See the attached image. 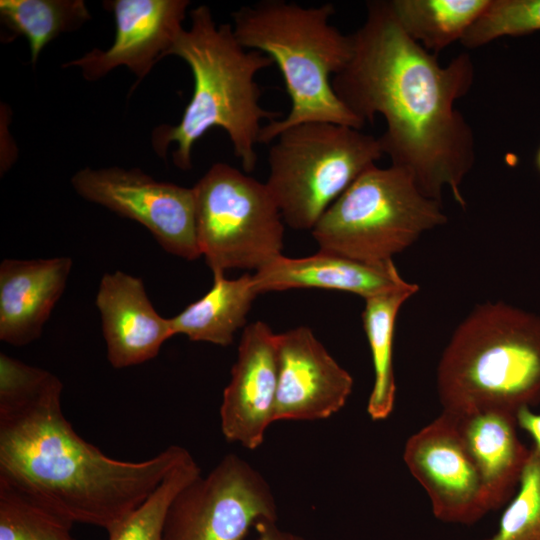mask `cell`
<instances>
[{
    "instance_id": "1",
    "label": "cell",
    "mask_w": 540,
    "mask_h": 540,
    "mask_svg": "<svg viewBox=\"0 0 540 540\" xmlns=\"http://www.w3.org/2000/svg\"><path fill=\"white\" fill-rule=\"evenodd\" d=\"M351 37L350 59L332 78L336 95L364 123L385 119L384 156L426 197L442 203L448 187L465 208L461 185L475 163V139L455 103L474 81L469 54L441 65L407 35L385 0L367 2L365 20Z\"/></svg>"
},
{
    "instance_id": "2",
    "label": "cell",
    "mask_w": 540,
    "mask_h": 540,
    "mask_svg": "<svg viewBox=\"0 0 540 540\" xmlns=\"http://www.w3.org/2000/svg\"><path fill=\"white\" fill-rule=\"evenodd\" d=\"M62 390L50 373L25 398L0 405V479L73 523L108 532L192 455L170 445L143 461L110 457L65 418Z\"/></svg>"
},
{
    "instance_id": "3",
    "label": "cell",
    "mask_w": 540,
    "mask_h": 540,
    "mask_svg": "<svg viewBox=\"0 0 540 540\" xmlns=\"http://www.w3.org/2000/svg\"><path fill=\"white\" fill-rule=\"evenodd\" d=\"M191 26L177 36L168 55L181 58L194 80L193 93L180 121L163 124L152 133V145L160 157L176 143L174 165L192 167L193 145L211 128H222L245 173L254 171L256 145L260 144L262 121L276 120L277 112L264 109L257 73L273 65L267 55L244 48L232 24L217 25L211 10L200 5L190 12Z\"/></svg>"
},
{
    "instance_id": "4",
    "label": "cell",
    "mask_w": 540,
    "mask_h": 540,
    "mask_svg": "<svg viewBox=\"0 0 540 540\" xmlns=\"http://www.w3.org/2000/svg\"><path fill=\"white\" fill-rule=\"evenodd\" d=\"M331 3L305 7L284 0H262L232 12V28L246 49L275 62L291 106L287 116L265 124L260 144L271 143L284 129L304 122H331L362 129L336 95L331 77L348 63L352 37L330 23Z\"/></svg>"
},
{
    "instance_id": "5",
    "label": "cell",
    "mask_w": 540,
    "mask_h": 540,
    "mask_svg": "<svg viewBox=\"0 0 540 540\" xmlns=\"http://www.w3.org/2000/svg\"><path fill=\"white\" fill-rule=\"evenodd\" d=\"M436 386L442 411L500 409L540 402V316L505 302L477 305L442 352Z\"/></svg>"
},
{
    "instance_id": "6",
    "label": "cell",
    "mask_w": 540,
    "mask_h": 540,
    "mask_svg": "<svg viewBox=\"0 0 540 540\" xmlns=\"http://www.w3.org/2000/svg\"><path fill=\"white\" fill-rule=\"evenodd\" d=\"M446 222L442 203L426 197L407 173L374 164L329 206L311 232L320 250L384 265Z\"/></svg>"
},
{
    "instance_id": "7",
    "label": "cell",
    "mask_w": 540,
    "mask_h": 540,
    "mask_svg": "<svg viewBox=\"0 0 540 540\" xmlns=\"http://www.w3.org/2000/svg\"><path fill=\"white\" fill-rule=\"evenodd\" d=\"M265 185L284 223L312 230L329 206L384 153L361 129L331 122H304L272 141Z\"/></svg>"
},
{
    "instance_id": "8",
    "label": "cell",
    "mask_w": 540,
    "mask_h": 540,
    "mask_svg": "<svg viewBox=\"0 0 540 540\" xmlns=\"http://www.w3.org/2000/svg\"><path fill=\"white\" fill-rule=\"evenodd\" d=\"M196 234L213 275L282 255L284 220L265 183L218 162L193 187Z\"/></svg>"
},
{
    "instance_id": "9",
    "label": "cell",
    "mask_w": 540,
    "mask_h": 540,
    "mask_svg": "<svg viewBox=\"0 0 540 540\" xmlns=\"http://www.w3.org/2000/svg\"><path fill=\"white\" fill-rule=\"evenodd\" d=\"M260 520H278L272 489L258 470L230 453L175 496L162 540H243Z\"/></svg>"
},
{
    "instance_id": "10",
    "label": "cell",
    "mask_w": 540,
    "mask_h": 540,
    "mask_svg": "<svg viewBox=\"0 0 540 540\" xmlns=\"http://www.w3.org/2000/svg\"><path fill=\"white\" fill-rule=\"evenodd\" d=\"M71 183L82 198L143 225L166 252L189 261L201 256L193 188L120 167L84 168Z\"/></svg>"
},
{
    "instance_id": "11",
    "label": "cell",
    "mask_w": 540,
    "mask_h": 540,
    "mask_svg": "<svg viewBox=\"0 0 540 540\" xmlns=\"http://www.w3.org/2000/svg\"><path fill=\"white\" fill-rule=\"evenodd\" d=\"M403 459L439 521L471 525L490 512L481 476L451 414L442 411L412 434Z\"/></svg>"
},
{
    "instance_id": "12",
    "label": "cell",
    "mask_w": 540,
    "mask_h": 540,
    "mask_svg": "<svg viewBox=\"0 0 540 540\" xmlns=\"http://www.w3.org/2000/svg\"><path fill=\"white\" fill-rule=\"evenodd\" d=\"M275 421L327 419L346 404L353 378L312 330L299 326L276 336Z\"/></svg>"
},
{
    "instance_id": "13",
    "label": "cell",
    "mask_w": 540,
    "mask_h": 540,
    "mask_svg": "<svg viewBox=\"0 0 540 540\" xmlns=\"http://www.w3.org/2000/svg\"><path fill=\"white\" fill-rule=\"evenodd\" d=\"M188 0L104 1L115 20V38L106 50L93 49L62 65L78 67L86 80L103 78L113 69L126 66L137 77L135 85L153 66L168 56L189 6Z\"/></svg>"
},
{
    "instance_id": "14",
    "label": "cell",
    "mask_w": 540,
    "mask_h": 540,
    "mask_svg": "<svg viewBox=\"0 0 540 540\" xmlns=\"http://www.w3.org/2000/svg\"><path fill=\"white\" fill-rule=\"evenodd\" d=\"M276 336L264 322L245 327L231 379L223 392L220 426L229 442L257 449L275 422L278 384Z\"/></svg>"
},
{
    "instance_id": "15",
    "label": "cell",
    "mask_w": 540,
    "mask_h": 540,
    "mask_svg": "<svg viewBox=\"0 0 540 540\" xmlns=\"http://www.w3.org/2000/svg\"><path fill=\"white\" fill-rule=\"evenodd\" d=\"M95 302L107 360L113 368L135 366L155 358L162 345L174 336L170 318L155 310L141 278L122 271L104 274Z\"/></svg>"
},
{
    "instance_id": "16",
    "label": "cell",
    "mask_w": 540,
    "mask_h": 540,
    "mask_svg": "<svg viewBox=\"0 0 540 540\" xmlns=\"http://www.w3.org/2000/svg\"><path fill=\"white\" fill-rule=\"evenodd\" d=\"M71 268L69 257L1 262V341L23 346L40 337L66 287Z\"/></svg>"
},
{
    "instance_id": "17",
    "label": "cell",
    "mask_w": 540,
    "mask_h": 540,
    "mask_svg": "<svg viewBox=\"0 0 540 540\" xmlns=\"http://www.w3.org/2000/svg\"><path fill=\"white\" fill-rule=\"evenodd\" d=\"M451 415L481 476L490 511L500 509L519 486L531 451L518 436L516 414L487 409Z\"/></svg>"
},
{
    "instance_id": "18",
    "label": "cell",
    "mask_w": 540,
    "mask_h": 540,
    "mask_svg": "<svg viewBox=\"0 0 540 540\" xmlns=\"http://www.w3.org/2000/svg\"><path fill=\"white\" fill-rule=\"evenodd\" d=\"M252 277L258 294L321 288L350 292L364 299L406 282L393 261L370 265L320 249L302 258L281 255L257 270Z\"/></svg>"
},
{
    "instance_id": "19",
    "label": "cell",
    "mask_w": 540,
    "mask_h": 540,
    "mask_svg": "<svg viewBox=\"0 0 540 540\" xmlns=\"http://www.w3.org/2000/svg\"><path fill=\"white\" fill-rule=\"evenodd\" d=\"M257 295L252 275L227 279L224 274H215L211 289L202 298L170 318L173 334L228 346L235 332L244 326Z\"/></svg>"
},
{
    "instance_id": "20",
    "label": "cell",
    "mask_w": 540,
    "mask_h": 540,
    "mask_svg": "<svg viewBox=\"0 0 540 540\" xmlns=\"http://www.w3.org/2000/svg\"><path fill=\"white\" fill-rule=\"evenodd\" d=\"M417 284H404L365 299L363 327L372 354L374 383L367 403V412L374 421L387 419L393 409L396 384L393 368V340L397 314L412 295Z\"/></svg>"
},
{
    "instance_id": "21",
    "label": "cell",
    "mask_w": 540,
    "mask_h": 540,
    "mask_svg": "<svg viewBox=\"0 0 540 540\" xmlns=\"http://www.w3.org/2000/svg\"><path fill=\"white\" fill-rule=\"evenodd\" d=\"M402 29L424 49L438 55L484 13L491 0H391Z\"/></svg>"
},
{
    "instance_id": "22",
    "label": "cell",
    "mask_w": 540,
    "mask_h": 540,
    "mask_svg": "<svg viewBox=\"0 0 540 540\" xmlns=\"http://www.w3.org/2000/svg\"><path fill=\"white\" fill-rule=\"evenodd\" d=\"M0 17L14 35L27 39L33 64L50 41L91 19L83 0H0Z\"/></svg>"
},
{
    "instance_id": "23",
    "label": "cell",
    "mask_w": 540,
    "mask_h": 540,
    "mask_svg": "<svg viewBox=\"0 0 540 540\" xmlns=\"http://www.w3.org/2000/svg\"><path fill=\"white\" fill-rule=\"evenodd\" d=\"M73 524L0 479V540H77Z\"/></svg>"
},
{
    "instance_id": "24",
    "label": "cell",
    "mask_w": 540,
    "mask_h": 540,
    "mask_svg": "<svg viewBox=\"0 0 540 540\" xmlns=\"http://www.w3.org/2000/svg\"><path fill=\"white\" fill-rule=\"evenodd\" d=\"M200 474L201 469L192 456L180 463L137 508L107 532L108 540H162L170 504Z\"/></svg>"
},
{
    "instance_id": "25",
    "label": "cell",
    "mask_w": 540,
    "mask_h": 540,
    "mask_svg": "<svg viewBox=\"0 0 540 540\" xmlns=\"http://www.w3.org/2000/svg\"><path fill=\"white\" fill-rule=\"evenodd\" d=\"M540 31V0H491L484 13L460 43L468 49L482 47L506 36Z\"/></svg>"
},
{
    "instance_id": "26",
    "label": "cell",
    "mask_w": 540,
    "mask_h": 540,
    "mask_svg": "<svg viewBox=\"0 0 540 540\" xmlns=\"http://www.w3.org/2000/svg\"><path fill=\"white\" fill-rule=\"evenodd\" d=\"M518 487L497 531L484 540H540V450L534 445Z\"/></svg>"
},
{
    "instance_id": "27",
    "label": "cell",
    "mask_w": 540,
    "mask_h": 540,
    "mask_svg": "<svg viewBox=\"0 0 540 540\" xmlns=\"http://www.w3.org/2000/svg\"><path fill=\"white\" fill-rule=\"evenodd\" d=\"M275 521L260 520L254 527L257 532L255 540H306L301 535L283 530Z\"/></svg>"
},
{
    "instance_id": "28",
    "label": "cell",
    "mask_w": 540,
    "mask_h": 540,
    "mask_svg": "<svg viewBox=\"0 0 540 540\" xmlns=\"http://www.w3.org/2000/svg\"><path fill=\"white\" fill-rule=\"evenodd\" d=\"M518 427L526 431L533 439L534 446L540 450V414L524 407L516 414Z\"/></svg>"
},
{
    "instance_id": "29",
    "label": "cell",
    "mask_w": 540,
    "mask_h": 540,
    "mask_svg": "<svg viewBox=\"0 0 540 540\" xmlns=\"http://www.w3.org/2000/svg\"><path fill=\"white\" fill-rule=\"evenodd\" d=\"M535 165L537 167V169L539 170L540 172V146L536 152V155H535Z\"/></svg>"
}]
</instances>
